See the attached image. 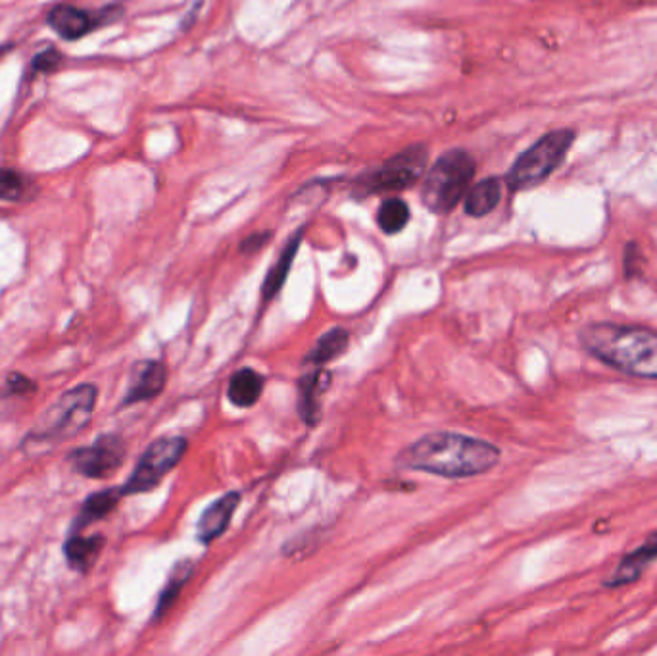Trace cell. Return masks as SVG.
I'll use <instances>...</instances> for the list:
<instances>
[{
	"label": "cell",
	"mask_w": 657,
	"mask_h": 656,
	"mask_svg": "<svg viewBox=\"0 0 657 656\" xmlns=\"http://www.w3.org/2000/svg\"><path fill=\"white\" fill-rule=\"evenodd\" d=\"M500 462V449L483 439L460 433H429L406 447L396 464L442 478H471L485 474Z\"/></svg>",
	"instance_id": "obj_1"
},
{
	"label": "cell",
	"mask_w": 657,
	"mask_h": 656,
	"mask_svg": "<svg viewBox=\"0 0 657 656\" xmlns=\"http://www.w3.org/2000/svg\"><path fill=\"white\" fill-rule=\"evenodd\" d=\"M579 341L586 353L621 374L657 379L656 329L596 322L581 329Z\"/></svg>",
	"instance_id": "obj_2"
},
{
	"label": "cell",
	"mask_w": 657,
	"mask_h": 656,
	"mask_svg": "<svg viewBox=\"0 0 657 656\" xmlns=\"http://www.w3.org/2000/svg\"><path fill=\"white\" fill-rule=\"evenodd\" d=\"M97 399V385L93 383L75 385L41 416L35 428L25 435V441L62 443L79 435L87 428L93 410L97 406Z\"/></svg>",
	"instance_id": "obj_3"
},
{
	"label": "cell",
	"mask_w": 657,
	"mask_h": 656,
	"mask_svg": "<svg viewBox=\"0 0 657 656\" xmlns=\"http://www.w3.org/2000/svg\"><path fill=\"white\" fill-rule=\"evenodd\" d=\"M473 176L475 160L469 152H444L423 181L421 201L435 214H448L465 197Z\"/></svg>",
	"instance_id": "obj_4"
},
{
	"label": "cell",
	"mask_w": 657,
	"mask_h": 656,
	"mask_svg": "<svg viewBox=\"0 0 657 656\" xmlns=\"http://www.w3.org/2000/svg\"><path fill=\"white\" fill-rule=\"evenodd\" d=\"M573 143V129H556L540 137L535 145L523 152L511 166L506 177L508 187L511 191H525L546 181L560 168Z\"/></svg>",
	"instance_id": "obj_5"
},
{
	"label": "cell",
	"mask_w": 657,
	"mask_h": 656,
	"mask_svg": "<svg viewBox=\"0 0 657 656\" xmlns=\"http://www.w3.org/2000/svg\"><path fill=\"white\" fill-rule=\"evenodd\" d=\"M189 443L183 437H162L148 445L133 474L122 485L123 497L152 491L187 453Z\"/></svg>",
	"instance_id": "obj_6"
},
{
	"label": "cell",
	"mask_w": 657,
	"mask_h": 656,
	"mask_svg": "<svg viewBox=\"0 0 657 656\" xmlns=\"http://www.w3.org/2000/svg\"><path fill=\"white\" fill-rule=\"evenodd\" d=\"M425 164H427V149L423 145H414L392 156L381 168L369 172L360 181V191L387 193V191L408 189L425 172Z\"/></svg>",
	"instance_id": "obj_7"
},
{
	"label": "cell",
	"mask_w": 657,
	"mask_h": 656,
	"mask_svg": "<svg viewBox=\"0 0 657 656\" xmlns=\"http://www.w3.org/2000/svg\"><path fill=\"white\" fill-rule=\"evenodd\" d=\"M125 443L116 433H102L93 445L73 449L68 455L73 472L89 480H106L114 476L125 462Z\"/></svg>",
	"instance_id": "obj_8"
},
{
	"label": "cell",
	"mask_w": 657,
	"mask_h": 656,
	"mask_svg": "<svg viewBox=\"0 0 657 656\" xmlns=\"http://www.w3.org/2000/svg\"><path fill=\"white\" fill-rule=\"evenodd\" d=\"M122 14L120 6H108L104 10L91 12L83 10L72 4H58L49 12V26L66 41L81 39L83 35L95 31L98 27L106 26L114 20H118Z\"/></svg>",
	"instance_id": "obj_9"
},
{
	"label": "cell",
	"mask_w": 657,
	"mask_h": 656,
	"mask_svg": "<svg viewBox=\"0 0 657 656\" xmlns=\"http://www.w3.org/2000/svg\"><path fill=\"white\" fill-rule=\"evenodd\" d=\"M168 381V370L158 360L139 362L133 370L131 385L123 397L120 408H127L133 404L145 403L154 397H158Z\"/></svg>",
	"instance_id": "obj_10"
},
{
	"label": "cell",
	"mask_w": 657,
	"mask_h": 656,
	"mask_svg": "<svg viewBox=\"0 0 657 656\" xmlns=\"http://www.w3.org/2000/svg\"><path fill=\"white\" fill-rule=\"evenodd\" d=\"M239 503H241V495L233 491L223 495L214 505L204 510L196 526V537L202 545L214 543L219 535L227 530V526L231 524V516L237 510Z\"/></svg>",
	"instance_id": "obj_11"
},
{
	"label": "cell",
	"mask_w": 657,
	"mask_h": 656,
	"mask_svg": "<svg viewBox=\"0 0 657 656\" xmlns=\"http://www.w3.org/2000/svg\"><path fill=\"white\" fill-rule=\"evenodd\" d=\"M122 487H110L91 493L73 518L70 533H83L89 526L108 518L122 501Z\"/></svg>",
	"instance_id": "obj_12"
},
{
	"label": "cell",
	"mask_w": 657,
	"mask_h": 656,
	"mask_svg": "<svg viewBox=\"0 0 657 656\" xmlns=\"http://www.w3.org/2000/svg\"><path fill=\"white\" fill-rule=\"evenodd\" d=\"M104 545H106L104 535L70 533L64 543V556L68 560V566L79 574H89L95 568L98 556L102 555Z\"/></svg>",
	"instance_id": "obj_13"
},
{
	"label": "cell",
	"mask_w": 657,
	"mask_h": 656,
	"mask_svg": "<svg viewBox=\"0 0 657 656\" xmlns=\"http://www.w3.org/2000/svg\"><path fill=\"white\" fill-rule=\"evenodd\" d=\"M331 385V374L325 370H316L300 379L298 389V412L302 420L310 426H316L321 418V401Z\"/></svg>",
	"instance_id": "obj_14"
},
{
	"label": "cell",
	"mask_w": 657,
	"mask_h": 656,
	"mask_svg": "<svg viewBox=\"0 0 657 656\" xmlns=\"http://www.w3.org/2000/svg\"><path fill=\"white\" fill-rule=\"evenodd\" d=\"M657 558V531L652 533L644 545H640L634 553L625 556L617 570L609 576L606 587H623L634 583L642 576V572Z\"/></svg>",
	"instance_id": "obj_15"
},
{
	"label": "cell",
	"mask_w": 657,
	"mask_h": 656,
	"mask_svg": "<svg viewBox=\"0 0 657 656\" xmlns=\"http://www.w3.org/2000/svg\"><path fill=\"white\" fill-rule=\"evenodd\" d=\"M262 391H264V378L256 370L243 368L229 381L227 397L239 408H250L258 403Z\"/></svg>",
	"instance_id": "obj_16"
},
{
	"label": "cell",
	"mask_w": 657,
	"mask_h": 656,
	"mask_svg": "<svg viewBox=\"0 0 657 656\" xmlns=\"http://www.w3.org/2000/svg\"><path fill=\"white\" fill-rule=\"evenodd\" d=\"M502 197V185L496 177H488L471 187L465 195V212L473 218H483L490 214Z\"/></svg>",
	"instance_id": "obj_17"
},
{
	"label": "cell",
	"mask_w": 657,
	"mask_h": 656,
	"mask_svg": "<svg viewBox=\"0 0 657 656\" xmlns=\"http://www.w3.org/2000/svg\"><path fill=\"white\" fill-rule=\"evenodd\" d=\"M302 237H304V229L296 231V233L292 235L291 241L287 243V247L283 249V253L279 256V260L275 262V266L269 270V274L266 276V281H264V287H262V295H264L266 301L273 299V297L281 291L283 283L287 281V276H289V272H291L292 262H294V256L298 253V247H300V243H302Z\"/></svg>",
	"instance_id": "obj_18"
},
{
	"label": "cell",
	"mask_w": 657,
	"mask_h": 656,
	"mask_svg": "<svg viewBox=\"0 0 657 656\" xmlns=\"http://www.w3.org/2000/svg\"><path fill=\"white\" fill-rule=\"evenodd\" d=\"M193 574V562L191 560H183L179 562L173 570H171L170 580L166 583V587L162 589L160 593V599H158V605H156V612H154V620H160L168 610L170 606L175 603L181 587L187 583V580L191 578Z\"/></svg>",
	"instance_id": "obj_19"
},
{
	"label": "cell",
	"mask_w": 657,
	"mask_h": 656,
	"mask_svg": "<svg viewBox=\"0 0 657 656\" xmlns=\"http://www.w3.org/2000/svg\"><path fill=\"white\" fill-rule=\"evenodd\" d=\"M348 347V331L346 329H331L327 331L319 341L312 353L308 354V362L312 364H327L335 358H339Z\"/></svg>",
	"instance_id": "obj_20"
},
{
	"label": "cell",
	"mask_w": 657,
	"mask_h": 656,
	"mask_svg": "<svg viewBox=\"0 0 657 656\" xmlns=\"http://www.w3.org/2000/svg\"><path fill=\"white\" fill-rule=\"evenodd\" d=\"M410 222V206L402 199H387L377 212V224L385 233H400Z\"/></svg>",
	"instance_id": "obj_21"
},
{
	"label": "cell",
	"mask_w": 657,
	"mask_h": 656,
	"mask_svg": "<svg viewBox=\"0 0 657 656\" xmlns=\"http://www.w3.org/2000/svg\"><path fill=\"white\" fill-rule=\"evenodd\" d=\"M29 179L16 170H0V201H20L29 193Z\"/></svg>",
	"instance_id": "obj_22"
},
{
	"label": "cell",
	"mask_w": 657,
	"mask_h": 656,
	"mask_svg": "<svg viewBox=\"0 0 657 656\" xmlns=\"http://www.w3.org/2000/svg\"><path fill=\"white\" fill-rule=\"evenodd\" d=\"M37 391V383L20 372H12L6 378V395H31Z\"/></svg>",
	"instance_id": "obj_23"
},
{
	"label": "cell",
	"mask_w": 657,
	"mask_h": 656,
	"mask_svg": "<svg viewBox=\"0 0 657 656\" xmlns=\"http://www.w3.org/2000/svg\"><path fill=\"white\" fill-rule=\"evenodd\" d=\"M60 60H62L60 52L54 51V49H49V51L41 52V54H37V56L33 58V62H31V68H33V72L50 74V72L58 70V66H60Z\"/></svg>",
	"instance_id": "obj_24"
},
{
	"label": "cell",
	"mask_w": 657,
	"mask_h": 656,
	"mask_svg": "<svg viewBox=\"0 0 657 656\" xmlns=\"http://www.w3.org/2000/svg\"><path fill=\"white\" fill-rule=\"evenodd\" d=\"M269 237H271V233H254V235H250V237L244 239L243 245H241V251L243 253H256V251H260L268 243Z\"/></svg>",
	"instance_id": "obj_25"
},
{
	"label": "cell",
	"mask_w": 657,
	"mask_h": 656,
	"mask_svg": "<svg viewBox=\"0 0 657 656\" xmlns=\"http://www.w3.org/2000/svg\"><path fill=\"white\" fill-rule=\"evenodd\" d=\"M636 262H640V253H638V247L634 243H631L625 249V272H627V278H633L634 274L638 272Z\"/></svg>",
	"instance_id": "obj_26"
}]
</instances>
